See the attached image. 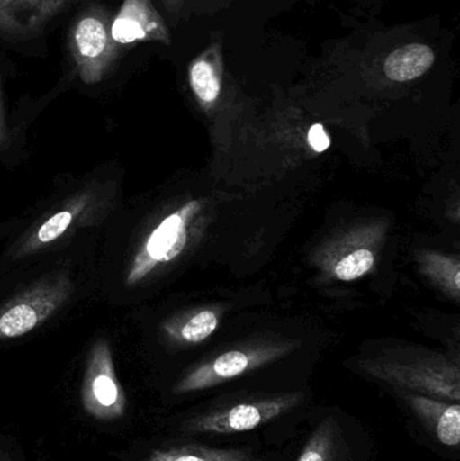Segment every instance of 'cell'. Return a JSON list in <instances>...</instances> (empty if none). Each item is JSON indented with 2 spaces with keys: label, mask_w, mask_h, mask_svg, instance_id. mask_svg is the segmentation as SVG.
Returning a JSON list of instances; mask_svg holds the SVG:
<instances>
[{
  "label": "cell",
  "mask_w": 460,
  "mask_h": 461,
  "mask_svg": "<svg viewBox=\"0 0 460 461\" xmlns=\"http://www.w3.org/2000/svg\"><path fill=\"white\" fill-rule=\"evenodd\" d=\"M188 2V0H186ZM194 3H205V5H210L212 2H223V0H194Z\"/></svg>",
  "instance_id": "obj_18"
},
{
  "label": "cell",
  "mask_w": 460,
  "mask_h": 461,
  "mask_svg": "<svg viewBox=\"0 0 460 461\" xmlns=\"http://www.w3.org/2000/svg\"><path fill=\"white\" fill-rule=\"evenodd\" d=\"M75 0H0V37L27 41Z\"/></svg>",
  "instance_id": "obj_7"
},
{
  "label": "cell",
  "mask_w": 460,
  "mask_h": 461,
  "mask_svg": "<svg viewBox=\"0 0 460 461\" xmlns=\"http://www.w3.org/2000/svg\"><path fill=\"white\" fill-rule=\"evenodd\" d=\"M197 210L191 203L180 212L165 218L146 238L126 274L127 286H135L162 263L170 262L183 252L186 244V218Z\"/></svg>",
  "instance_id": "obj_5"
},
{
  "label": "cell",
  "mask_w": 460,
  "mask_h": 461,
  "mask_svg": "<svg viewBox=\"0 0 460 461\" xmlns=\"http://www.w3.org/2000/svg\"><path fill=\"white\" fill-rule=\"evenodd\" d=\"M145 461H273L251 448H212L197 443L154 449Z\"/></svg>",
  "instance_id": "obj_10"
},
{
  "label": "cell",
  "mask_w": 460,
  "mask_h": 461,
  "mask_svg": "<svg viewBox=\"0 0 460 461\" xmlns=\"http://www.w3.org/2000/svg\"><path fill=\"white\" fill-rule=\"evenodd\" d=\"M0 461H10V459L5 455L0 454Z\"/></svg>",
  "instance_id": "obj_19"
},
{
  "label": "cell",
  "mask_w": 460,
  "mask_h": 461,
  "mask_svg": "<svg viewBox=\"0 0 460 461\" xmlns=\"http://www.w3.org/2000/svg\"><path fill=\"white\" fill-rule=\"evenodd\" d=\"M374 265V255L369 249H356L338 262L335 276L342 281H353L366 274Z\"/></svg>",
  "instance_id": "obj_13"
},
{
  "label": "cell",
  "mask_w": 460,
  "mask_h": 461,
  "mask_svg": "<svg viewBox=\"0 0 460 461\" xmlns=\"http://www.w3.org/2000/svg\"><path fill=\"white\" fill-rule=\"evenodd\" d=\"M435 51L426 43L413 42L394 49L383 62L389 80L408 83L426 75L435 64Z\"/></svg>",
  "instance_id": "obj_9"
},
{
  "label": "cell",
  "mask_w": 460,
  "mask_h": 461,
  "mask_svg": "<svg viewBox=\"0 0 460 461\" xmlns=\"http://www.w3.org/2000/svg\"><path fill=\"white\" fill-rule=\"evenodd\" d=\"M5 129V104H3L2 72H0V140Z\"/></svg>",
  "instance_id": "obj_17"
},
{
  "label": "cell",
  "mask_w": 460,
  "mask_h": 461,
  "mask_svg": "<svg viewBox=\"0 0 460 461\" xmlns=\"http://www.w3.org/2000/svg\"><path fill=\"white\" fill-rule=\"evenodd\" d=\"M216 327H218V319L212 312H200L181 328V340L186 341V343H200L208 336L212 335Z\"/></svg>",
  "instance_id": "obj_14"
},
{
  "label": "cell",
  "mask_w": 460,
  "mask_h": 461,
  "mask_svg": "<svg viewBox=\"0 0 460 461\" xmlns=\"http://www.w3.org/2000/svg\"><path fill=\"white\" fill-rule=\"evenodd\" d=\"M113 16L107 8L94 5L81 13L70 27V57L78 77L88 86L104 80L123 51L111 37Z\"/></svg>",
  "instance_id": "obj_2"
},
{
  "label": "cell",
  "mask_w": 460,
  "mask_h": 461,
  "mask_svg": "<svg viewBox=\"0 0 460 461\" xmlns=\"http://www.w3.org/2000/svg\"><path fill=\"white\" fill-rule=\"evenodd\" d=\"M88 205L89 197H86V194H81L77 199L68 203L67 207L49 216L34 232L27 236L26 240L18 249L19 255L32 254V252L38 251L42 247L59 240L83 216Z\"/></svg>",
  "instance_id": "obj_11"
},
{
  "label": "cell",
  "mask_w": 460,
  "mask_h": 461,
  "mask_svg": "<svg viewBox=\"0 0 460 461\" xmlns=\"http://www.w3.org/2000/svg\"><path fill=\"white\" fill-rule=\"evenodd\" d=\"M73 285L67 274L41 278L0 306V341L37 330L69 301Z\"/></svg>",
  "instance_id": "obj_3"
},
{
  "label": "cell",
  "mask_w": 460,
  "mask_h": 461,
  "mask_svg": "<svg viewBox=\"0 0 460 461\" xmlns=\"http://www.w3.org/2000/svg\"><path fill=\"white\" fill-rule=\"evenodd\" d=\"M308 142L316 153H323L329 148V138L321 124H313L308 132Z\"/></svg>",
  "instance_id": "obj_15"
},
{
  "label": "cell",
  "mask_w": 460,
  "mask_h": 461,
  "mask_svg": "<svg viewBox=\"0 0 460 461\" xmlns=\"http://www.w3.org/2000/svg\"><path fill=\"white\" fill-rule=\"evenodd\" d=\"M401 397L423 427L447 448H458L460 444L459 402L439 400L428 395L402 392Z\"/></svg>",
  "instance_id": "obj_8"
},
{
  "label": "cell",
  "mask_w": 460,
  "mask_h": 461,
  "mask_svg": "<svg viewBox=\"0 0 460 461\" xmlns=\"http://www.w3.org/2000/svg\"><path fill=\"white\" fill-rule=\"evenodd\" d=\"M111 37L122 50L138 43H172L169 27L153 0H123L111 21Z\"/></svg>",
  "instance_id": "obj_6"
},
{
  "label": "cell",
  "mask_w": 460,
  "mask_h": 461,
  "mask_svg": "<svg viewBox=\"0 0 460 461\" xmlns=\"http://www.w3.org/2000/svg\"><path fill=\"white\" fill-rule=\"evenodd\" d=\"M302 402L299 393L248 395L212 403L184 421L185 435H237L250 432L291 413Z\"/></svg>",
  "instance_id": "obj_1"
},
{
  "label": "cell",
  "mask_w": 460,
  "mask_h": 461,
  "mask_svg": "<svg viewBox=\"0 0 460 461\" xmlns=\"http://www.w3.org/2000/svg\"><path fill=\"white\" fill-rule=\"evenodd\" d=\"M81 405L97 421H115L126 414V394L116 376L110 344L104 339L95 341L86 357Z\"/></svg>",
  "instance_id": "obj_4"
},
{
  "label": "cell",
  "mask_w": 460,
  "mask_h": 461,
  "mask_svg": "<svg viewBox=\"0 0 460 461\" xmlns=\"http://www.w3.org/2000/svg\"><path fill=\"white\" fill-rule=\"evenodd\" d=\"M296 461H350L347 440L337 420L319 422Z\"/></svg>",
  "instance_id": "obj_12"
},
{
  "label": "cell",
  "mask_w": 460,
  "mask_h": 461,
  "mask_svg": "<svg viewBox=\"0 0 460 461\" xmlns=\"http://www.w3.org/2000/svg\"><path fill=\"white\" fill-rule=\"evenodd\" d=\"M159 2L164 5L167 13H169L170 15L176 16L183 11L186 0H159Z\"/></svg>",
  "instance_id": "obj_16"
}]
</instances>
